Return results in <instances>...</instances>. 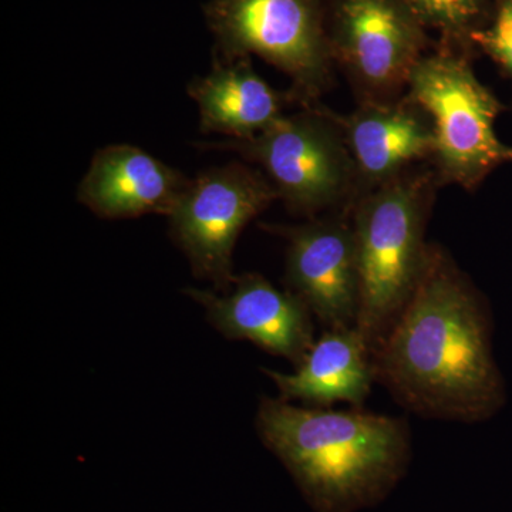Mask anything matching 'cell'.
<instances>
[{"label":"cell","instance_id":"obj_1","mask_svg":"<svg viewBox=\"0 0 512 512\" xmlns=\"http://www.w3.org/2000/svg\"><path fill=\"white\" fill-rule=\"evenodd\" d=\"M483 296L440 248L389 332L372 350L375 380L429 419L477 423L505 402Z\"/></svg>","mask_w":512,"mask_h":512},{"label":"cell","instance_id":"obj_2","mask_svg":"<svg viewBox=\"0 0 512 512\" xmlns=\"http://www.w3.org/2000/svg\"><path fill=\"white\" fill-rule=\"evenodd\" d=\"M256 427L319 512L376 507L403 480L412 460V434L402 417L264 399Z\"/></svg>","mask_w":512,"mask_h":512},{"label":"cell","instance_id":"obj_3","mask_svg":"<svg viewBox=\"0 0 512 512\" xmlns=\"http://www.w3.org/2000/svg\"><path fill=\"white\" fill-rule=\"evenodd\" d=\"M429 180L393 178L357 207L353 220L359 266L356 330L379 345L419 286L429 261L424 241Z\"/></svg>","mask_w":512,"mask_h":512},{"label":"cell","instance_id":"obj_4","mask_svg":"<svg viewBox=\"0 0 512 512\" xmlns=\"http://www.w3.org/2000/svg\"><path fill=\"white\" fill-rule=\"evenodd\" d=\"M409 86L414 104L429 117L436 140L433 158L448 181L471 190L495 168L512 163V147L501 143L494 130L503 104L463 56L448 49L424 55Z\"/></svg>","mask_w":512,"mask_h":512},{"label":"cell","instance_id":"obj_5","mask_svg":"<svg viewBox=\"0 0 512 512\" xmlns=\"http://www.w3.org/2000/svg\"><path fill=\"white\" fill-rule=\"evenodd\" d=\"M214 59L259 56L291 77L299 99L325 90L333 60L323 0H208Z\"/></svg>","mask_w":512,"mask_h":512},{"label":"cell","instance_id":"obj_6","mask_svg":"<svg viewBox=\"0 0 512 512\" xmlns=\"http://www.w3.org/2000/svg\"><path fill=\"white\" fill-rule=\"evenodd\" d=\"M261 165L278 198L296 214H318L346 197L356 167L345 134L325 111L282 116L248 140L201 143Z\"/></svg>","mask_w":512,"mask_h":512},{"label":"cell","instance_id":"obj_7","mask_svg":"<svg viewBox=\"0 0 512 512\" xmlns=\"http://www.w3.org/2000/svg\"><path fill=\"white\" fill-rule=\"evenodd\" d=\"M276 198L265 174L242 163L208 168L191 178L168 220L194 274L228 292L235 281L232 254L242 229Z\"/></svg>","mask_w":512,"mask_h":512},{"label":"cell","instance_id":"obj_8","mask_svg":"<svg viewBox=\"0 0 512 512\" xmlns=\"http://www.w3.org/2000/svg\"><path fill=\"white\" fill-rule=\"evenodd\" d=\"M325 5L333 60L360 89L380 96L409 83L424 56L427 30L404 0H328Z\"/></svg>","mask_w":512,"mask_h":512},{"label":"cell","instance_id":"obj_9","mask_svg":"<svg viewBox=\"0 0 512 512\" xmlns=\"http://www.w3.org/2000/svg\"><path fill=\"white\" fill-rule=\"evenodd\" d=\"M288 239L286 284L328 329L355 328L359 266L352 225L316 220L281 229Z\"/></svg>","mask_w":512,"mask_h":512},{"label":"cell","instance_id":"obj_10","mask_svg":"<svg viewBox=\"0 0 512 512\" xmlns=\"http://www.w3.org/2000/svg\"><path fill=\"white\" fill-rule=\"evenodd\" d=\"M229 293L188 289L204 306L208 319L229 339H245L301 365L313 339L312 312L291 291L282 292L261 275L235 276Z\"/></svg>","mask_w":512,"mask_h":512},{"label":"cell","instance_id":"obj_11","mask_svg":"<svg viewBox=\"0 0 512 512\" xmlns=\"http://www.w3.org/2000/svg\"><path fill=\"white\" fill-rule=\"evenodd\" d=\"M190 178L128 144L101 148L77 190V198L101 218L120 220L170 215Z\"/></svg>","mask_w":512,"mask_h":512},{"label":"cell","instance_id":"obj_12","mask_svg":"<svg viewBox=\"0 0 512 512\" xmlns=\"http://www.w3.org/2000/svg\"><path fill=\"white\" fill-rule=\"evenodd\" d=\"M284 400L311 406L349 403L360 407L375 380L372 350L356 328L328 329L291 375L265 370Z\"/></svg>","mask_w":512,"mask_h":512},{"label":"cell","instance_id":"obj_13","mask_svg":"<svg viewBox=\"0 0 512 512\" xmlns=\"http://www.w3.org/2000/svg\"><path fill=\"white\" fill-rule=\"evenodd\" d=\"M188 94L200 111L202 133L248 140L281 119L282 97L255 72L251 57L214 59L205 76L192 80Z\"/></svg>","mask_w":512,"mask_h":512},{"label":"cell","instance_id":"obj_14","mask_svg":"<svg viewBox=\"0 0 512 512\" xmlns=\"http://www.w3.org/2000/svg\"><path fill=\"white\" fill-rule=\"evenodd\" d=\"M406 106L369 104L340 124L356 170L370 181L393 180L407 164L433 157L429 117Z\"/></svg>","mask_w":512,"mask_h":512},{"label":"cell","instance_id":"obj_15","mask_svg":"<svg viewBox=\"0 0 512 512\" xmlns=\"http://www.w3.org/2000/svg\"><path fill=\"white\" fill-rule=\"evenodd\" d=\"M426 30L440 33L447 43L464 46L487 25L493 0H404Z\"/></svg>","mask_w":512,"mask_h":512},{"label":"cell","instance_id":"obj_16","mask_svg":"<svg viewBox=\"0 0 512 512\" xmlns=\"http://www.w3.org/2000/svg\"><path fill=\"white\" fill-rule=\"evenodd\" d=\"M471 43L480 46L512 79V0H498L493 15Z\"/></svg>","mask_w":512,"mask_h":512}]
</instances>
